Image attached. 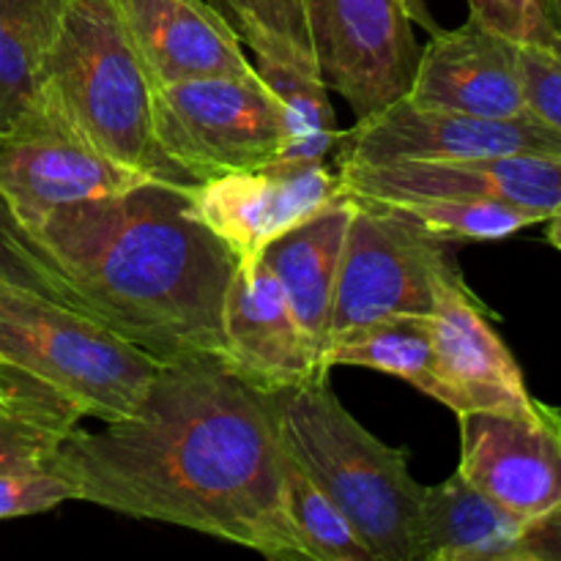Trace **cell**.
Listing matches in <instances>:
<instances>
[{
    "instance_id": "1",
    "label": "cell",
    "mask_w": 561,
    "mask_h": 561,
    "mask_svg": "<svg viewBox=\"0 0 561 561\" xmlns=\"http://www.w3.org/2000/svg\"><path fill=\"white\" fill-rule=\"evenodd\" d=\"M272 398L219 356L164 362L140 409L75 431L49 469L75 502L181 526L266 559H305L288 524Z\"/></svg>"
},
{
    "instance_id": "2",
    "label": "cell",
    "mask_w": 561,
    "mask_h": 561,
    "mask_svg": "<svg viewBox=\"0 0 561 561\" xmlns=\"http://www.w3.org/2000/svg\"><path fill=\"white\" fill-rule=\"evenodd\" d=\"M36 239L88 312L157 362L222 356L239 257L195 214L190 186L146 181L49 214Z\"/></svg>"
},
{
    "instance_id": "3",
    "label": "cell",
    "mask_w": 561,
    "mask_h": 561,
    "mask_svg": "<svg viewBox=\"0 0 561 561\" xmlns=\"http://www.w3.org/2000/svg\"><path fill=\"white\" fill-rule=\"evenodd\" d=\"M252 49L255 69L318 75L356 118L405 96L420 42L400 0H208Z\"/></svg>"
},
{
    "instance_id": "4",
    "label": "cell",
    "mask_w": 561,
    "mask_h": 561,
    "mask_svg": "<svg viewBox=\"0 0 561 561\" xmlns=\"http://www.w3.org/2000/svg\"><path fill=\"white\" fill-rule=\"evenodd\" d=\"M283 447L310 471L376 561H416L425 485L409 453L373 436L321 381L268 394Z\"/></svg>"
},
{
    "instance_id": "5",
    "label": "cell",
    "mask_w": 561,
    "mask_h": 561,
    "mask_svg": "<svg viewBox=\"0 0 561 561\" xmlns=\"http://www.w3.org/2000/svg\"><path fill=\"white\" fill-rule=\"evenodd\" d=\"M38 88H47L104 153L153 181L186 186L153 140L151 80L115 0L66 3Z\"/></svg>"
},
{
    "instance_id": "6",
    "label": "cell",
    "mask_w": 561,
    "mask_h": 561,
    "mask_svg": "<svg viewBox=\"0 0 561 561\" xmlns=\"http://www.w3.org/2000/svg\"><path fill=\"white\" fill-rule=\"evenodd\" d=\"M0 356L104 425L140 409L162 365L96 318L3 283Z\"/></svg>"
},
{
    "instance_id": "7",
    "label": "cell",
    "mask_w": 561,
    "mask_h": 561,
    "mask_svg": "<svg viewBox=\"0 0 561 561\" xmlns=\"http://www.w3.org/2000/svg\"><path fill=\"white\" fill-rule=\"evenodd\" d=\"M153 140L186 186L268 168L288 142L277 93L257 75L151 85Z\"/></svg>"
},
{
    "instance_id": "8",
    "label": "cell",
    "mask_w": 561,
    "mask_h": 561,
    "mask_svg": "<svg viewBox=\"0 0 561 561\" xmlns=\"http://www.w3.org/2000/svg\"><path fill=\"white\" fill-rule=\"evenodd\" d=\"M348 197L351 222L334 288L329 345L389 318H431L444 285L463 277L455 261V241L425 233L376 203Z\"/></svg>"
},
{
    "instance_id": "9",
    "label": "cell",
    "mask_w": 561,
    "mask_h": 561,
    "mask_svg": "<svg viewBox=\"0 0 561 561\" xmlns=\"http://www.w3.org/2000/svg\"><path fill=\"white\" fill-rule=\"evenodd\" d=\"M146 181L153 179L104 153L47 88H38L14 126L0 135V190L31 230L58 208L129 192Z\"/></svg>"
},
{
    "instance_id": "10",
    "label": "cell",
    "mask_w": 561,
    "mask_h": 561,
    "mask_svg": "<svg viewBox=\"0 0 561 561\" xmlns=\"http://www.w3.org/2000/svg\"><path fill=\"white\" fill-rule=\"evenodd\" d=\"M561 159V131L537 115L482 118L453 110L416 107L400 96L340 131L334 168H373L400 162H458V159L513 157Z\"/></svg>"
},
{
    "instance_id": "11",
    "label": "cell",
    "mask_w": 561,
    "mask_h": 561,
    "mask_svg": "<svg viewBox=\"0 0 561 561\" xmlns=\"http://www.w3.org/2000/svg\"><path fill=\"white\" fill-rule=\"evenodd\" d=\"M458 471L491 502L535 520L561 504V409L542 403L535 414H460Z\"/></svg>"
},
{
    "instance_id": "12",
    "label": "cell",
    "mask_w": 561,
    "mask_h": 561,
    "mask_svg": "<svg viewBox=\"0 0 561 561\" xmlns=\"http://www.w3.org/2000/svg\"><path fill=\"white\" fill-rule=\"evenodd\" d=\"M340 195V173L327 162L239 170L190 186L195 214L239 263L257 261L274 239L332 206Z\"/></svg>"
},
{
    "instance_id": "13",
    "label": "cell",
    "mask_w": 561,
    "mask_h": 561,
    "mask_svg": "<svg viewBox=\"0 0 561 561\" xmlns=\"http://www.w3.org/2000/svg\"><path fill=\"white\" fill-rule=\"evenodd\" d=\"M219 359L266 394L329 376L263 257L236 266L225 296Z\"/></svg>"
},
{
    "instance_id": "14",
    "label": "cell",
    "mask_w": 561,
    "mask_h": 561,
    "mask_svg": "<svg viewBox=\"0 0 561 561\" xmlns=\"http://www.w3.org/2000/svg\"><path fill=\"white\" fill-rule=\"evenodd\" d=\"M438 378L455 416L471 411L535 414L540 400L529 392L520 365L488 318L485 305L463 277L449 279L427 318Z\"/></svg>"
},
{
    "instance_id": "15",
    "label": "cell",
    "mask_w": 561,
    "mask_h": 561,
    "mask_svg": "<svg viewBox=\"0 0 561 561\" xmlns=\"http://www.w3.org/2000/svg\"><path fill=\"white\" fill-rule=\"evenodd\" d=\"M343 192L354 197L438 195L493 201L526 208L548 219L561 206V159L513 157L458 162H400L373 168H337Z\"/></svg>"
},
{
    "instance_id": "16",
    "label": "cell",
    "mask_w": 561,
    "mask_h": 561,
    "mask_svg": "<svg viewBox=\"0 0 561 561\" xmlns=\"http://www.w3.org/2000/svg\"><path fill=\"white\" fill-rule=\"evenodd\" d=\"M405 99L416 107L453 110L482 118L535 115L526 104L518 71V44L477 20L431 33L420 49Z\"/></svg>"
},
{
    "instance_id": "17",
    "label": "cell",
    "mask_w": 561,
    "mask_h": 561,
    "mask_svg": "<svg viewBox=\"0 0 561 561\" xmlns=\"http://www.w3.org/2000/svg\"><path fill=\"white\" fill-rule=\"evenodd\" d=\"M151 85L255 75L244 42L208 0H115Z\"/></svg>"
},
{
    "instance_id": "18",
    "label": "cell",
    "mask_w": 561,
    "mask_h": 561,
    "mask_svg": "<svg viewBox=\"0 0 561 561\" xmlns=\"http://www.w3.org/2000/svg\"><path fill=\"white\" fill-rule=\"evenodd\" d=\"M348 222L351 197L343 192L332 206L274 239L261 255L283 285L285 299L321 362L329 345V321Z\"/></svg>"
},
{
    "instance_id": "19",
    "label": "cell",
    "mask_w": 561,
    "mask_h": 561,
    "mask_svg": "<svg viewBox=\"0 0 561 561\" xmlns=\"http://www.w3.org/2000/svg\"><path fill=\"white\" fill-rule=\"evenodd\" d=\"M524 526L455 471L425 488L416 561H518Z\"/></svg>"
},
{
    "instance_id": "20",
    "label": "cell",
    "mask_w": 561,
    "mask_h": 561,
    "mask_svg": "<svg viewBox=\"0 0 561 561\" xmlns=\"http://www.w3.org/2000/svg\"><path fill=\"white\" fill-rule=\"evenodd\" d=\"M323 365L329 370L362 367V370L387 373L447 409V387L438 378L427 318H389V321L359 329L329 345Z\"/></svg>"
},
{
    "instance_id": "21",
    "label": "cell",
    "mask_w": 561,
    "mask_h": 561,
    "mask_svg": "<svg viewBox=\"0 0 561 561\" xmlns=\"http://www.w3.org/2000/svg\"><path fill=\"white\" fill-rule=\"evenodd\" d=\"M69 0H0V135L14 126L38 88Z\"/></svg>"
},
{
    "instance_id": "22",
    "label": "cell",
    "mask_w": 561,
    "mask_h": 561,
    "mask_svg": "<svg viewBox=\"0 0 561 561\" xmlns=\"http://www.w3.org/2000/svg\"><path fill=\"white\" fill-rule=\"evenodd\" d=\"M279 474L285 515L299 540L301 557L312 561H376L337 504L285 447L279 453Z\"/></svg>"
},
{
    "instance_id": "23",
    "label": "cell",
    "mask_w": 561,
    "mask_h": 561,
    "mask_svg": "<svg viewBox=\"0 0 561 561\" xmlns=\"http://www.w3.org/2000/svg\"><path fill=\"white\" fill-rule=\"evenodd\" d=\"M387 208L425 233L444 241H499L520 233L537 222H546L526 208L493 201H463V197L438 195H400V197H362Z\"/></svg>"
},
{
    "instance_id": "24",
    "label": "cell",
    "mask_w": 561,
    "mask_h": 561,
    "mask_svg": "<svg viewBox=\"0 0 561 561\" xmlns=\"http://www.w3.org/2000/svg\"><path fill=\"white\" fill-rule=\"evenodd\" d=\"M0 283L31 290V294L91 316L82 296L77 294L75 285L69 283L66 272L53 257V252L22 222L3 190H0Z\"/></svg>"
},
{
    "instance_id": "25",
    "label": "cell",
    "mask_w": 561,
    "mask_h": 561,
    "mask_svg": "<svg viewBox=\"0 0 561 561\" xmlns=\"http://www.w3.org/2000/svg\"><path fill=\"white\" fill-rule=\"evenodd\" d=\"M80 425L82 414L69 400L0 356V433L38 431L66 438Z\"/></svg>"
},
{
    "instance_id": "26",
    "label": "cell",
    "mask_w": 561,
    "mask_h": 561,
    "mask_svg": "<svg viewBox=\"0 0 561 561\" xmlns=\"http://www.w3.org/2000/svg\"><path fill=\"white\" fill-rule=\"evenodd\" d=\"M75 502V488L53 469L0 474V520L31 518Z\"/></svg>"
},
{
    "instance_id": "27",
    "label": "cell",
    "mask_w": 561,
    "mask_h": 561,
    "mask_svg": "<svg viewBox=\"0 0 561 561\" xmlns=\"http://www.w3.org/2000/svg\"><path fill=\"white\" fill-rule=\"evenodd\" d=\"M466 3L471 20L510 42L537 44V47L551 44L553 27L542 0H466Z\"/></svg>"
},
{
    "instance_id": "28",
    "label": "cell",
    "mask_w": 561,
    "mask_h": 561,
    "mask_svg": "<svg viewBox=\"0 0 561 561\" xmlns=\"http://www.w3.org/2000/svg\"><path fill=\"white\" fill-rule=\"evenodd\" d=\"M518 71L531 113L561 131V58L537 44H518Z\"/></svg>"
},
{
    "instance_id": "29",
    "label": "cell",
    "mask_w": 561,
    "mask_h": 561,
    "mask_svg": "<svg viewBox=\"0 0 561 561\" xmlns=\"http://www.w3.org/2000/svg\"><path fill=\"white\" fill-rule=\"evenodd\" d=\"M60 442H64V438L38 431L0 433V474L49 469V460H53Z\"/></svg>"
},
{
    "instance_id": "30",
    "label": "cell",
    "mask_w": 561,
    "mask_h": 561,
    "mask_svg": "<svg viewBox=\"0 0 561 561\" xmlns=\"http://www.w3.org/2000/svg\"><path fill=\"white\" fill-rule=\"evenodd\" d=\"M518 561H561V504L542 518L526 520Z\"/></svg>"
},
{
    "instance_id": "31",
    "label": "cell",
    "mask_w": 561,
    "mask_h": 561,
    "mask_svg": "<svg viewBox=\"0 0 561 561\" xmlns=\"http://www.w3.org/2000/svg\"><path fill=\"white\" fill-rule=\"evenodd\" d=\"M400 3L405 5V11H409V16H411V22H414V25L425 27L427 33L438 31L436 20H433V14H431V9H427L425 0H400Z\"/></svg>"
},
{
    "instance_id": "32",
    "label": "cell",
    "mask_w": 561,
    "mask_h": 561,
    "mask_svg": "<svg viewBox=\"0 0 561 561\" xmlns=\"http://www.w3.org/2000/svg\"><path fill=\"white\" fill-rule=\"evenodd\" d=\"M546 222H548V233H546L548 244L557 247V250L561 252V206L546 219Z\"/></svg>"
},
{
    "instance_id": "33",
    "label": "cell",
    "mask_w": 561,
    "mask_h": 561,
    "mask_svg": "<svg viewBox=\"0 0 561 561\" xmlns=\"http://www.w3.org/2000/svg\"><path fill=\"white\" fill-rule=\"evenodd\" d=\"M542 5H546V16L551 22L553 33L561 36V0H542Z\"/></svg>"
},
{
    "instance_id": "34",
    "label": "cell",
    "mask_w": 561,
    "mask_h": 561,
    "mask_svg": "<svg viewBox=\"0 0 561 561\" xmlns=\"http://www.w3.org/2000/svg\"><path fill=\"white\" fill-rule=\"evenodd\" d=\"M546 49H551L553 55H557V58H561V36H557V33H553V38H551V44H548Z\"/></svg>"
}]
</instances>
